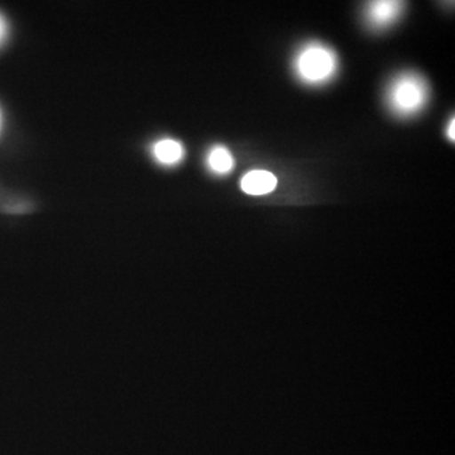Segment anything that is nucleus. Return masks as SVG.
Wrapping results in <instances>:
<instances>
[{
  "label": "nucleus",
  "mask_w": 455,
  "mask_h": 455,
  "mask_svg": "<svg viewBox=\"0 0 455 455\" xmlns=\"http://www.w3.org/2000/svg\"><path fill=\"white\" fill-rule=\"evenodd\" d=\"M454 118H451V123H449L447 134L448 139L451 140V142H454L455 140V134H454Z\"/></svg>",
  "instance_id": "obj_8"
},
{
  "label": "nucleus",
  "mask_w": 455,
  "mask_h": 455,
  "mask_svg": "<svg viewBox=\"0 0 455 455\" xmlns=\"http://www.w3.org/2000/svg\"><path fill=\"white\" fill-rule=\"evenodd\" d=\"M2 123H3V116H2V112H0V131H2Z\"/></svg>",
  "instance_id": "obj_9"
},
{
  "label": "nucleus",
  "mask_w": 455,
  "mask_h": 455,
  "mask_svg": "<svg viewBox=\"0 0 455 455\" xmlns=\"http://www.w3.org/2000/svg\"><path fill=\"white\" fill-rule=\"evenodd\" d=\"M155 160L163 166H176L185 158V148L179 140L164 139L152 147Z\"/></svg>",
  "instance_id": "obj_5"
},
{
  "label": "nucleus",
  "mask_w": 455,
  "mask_h": 455,
  "mask_svg": "<svg viewBox=\"0 0 455 455\" xmlns=\"http://www.w3.org/2000/svg\"><path fill=\"white\" fill-rule=\"evenodd\" d=\"M405 3L379 0L368 3L364 20L374 31H382L396 23L405 11Z\"/></svg>",
  "instance_id": "obj_3"
},
{
  "label": "nucleus",
  "mask_w": 455,
  "mask_h": 455,
  "mask_svg": "<svg viewBox=\"0 0 455 455\" xmlns=\"http://www.w3.org/2000/svg\"><path fill=\"white\" fill-rule=\"evenodd\" d=\"M293 70L298 79L307 85H324L339 70V59L331 46L322 42H309L296 53Z\"/></svg>",
  "instance_id": "obj_2"
},
{
  "label": "nucleus",
  "mask_w": 455,
  "mask_h": 455,
  "mask_svg": "<svg viewBox=\"0 0 455 455\" xmlns=\"http://www.w3.org/2000/svg\"><path fill=\"white\" fill-rule=\"evenodd\" d=\"M206 164L215 175L224 176L232 172L235 166V161L232 152L227 147L215 146L209 151Z\"/></svg>",
  "instance_id": "obj_6"
},
{
  "label": "nucleus",
  "mask_w": 455,
  "mask_h": 455,
  "mask_svg": "<svg viewBox=\"0 0 455 455\" xmlns=\"http://www.w3.org/2000/svg\"><path fill=\"white\" fill-rule=\"evenodd\" d=\"M8 36V25L7 20H4V17L0 14V46H2L3 42L5 41Z\"/></svg>",
  "instance_id": "obj_7"
},
{
  "label": "nucleus",
  "mask_w": 455,
  "mask_h": 455,
  "mask_svg": "<svg viewBox=\"0 0 455 455\" xmlns=\"http://www.w3.org/2000/svg\"><path fill=\"white\" fill-rule=\"evenodd\" d=\"M277 187V178L266 170H253L245 173L241 181V188L248 196H262L272 193Z\"/></svg>",
  "instance_id": "obj_4"
},
{
  "label": "nucleus",
  "mask_w": 455,
  "mask_h": 455,
  "mask_svg": "<svg viewBox=\"0 0 455 455\" xmlns=\"http://www.w3.org/2000/svg\"><path fill=\"white\" fill-rule=\"evenodd\" d=\"M430 86L423 75L406 71L397 75L386 92L388 109L400 118H411L429 103Z\"/></svg>",
  "instance_id": "obj_1"
}]
</instances>
